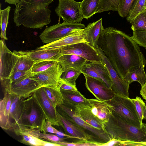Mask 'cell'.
<instances>
[{
    "instance_id": "obj_22",
    "label": "cell",
    "mask_w": 146,
    "mask_h": 146,
    "mask_svg": "<svg viewBox=\"0 0 146 146\" xmlns=\"http://www.w3.org/2000/svg\"><path fill=\"white\" fill-rule=\"evenodd\" d=\"M57 114L59 126L62 127L65 134L76 139L90 142L86 134L82 129L62 116L57 111Z\"/></svg>"
},
{
    "instance_id": "obj_21",
    "label": "cell",
    "mask_w": 146,
    "mask_h": 146,
    "mask_svg": "<svg viewBox=\"0 0 146 146\" xmlns=\"http://www.w3.org/2000/svg\"><path fill=\"white\" fill-rule=\"evenodd\" d=\"M88 101L91 111L96 117L103 124L107 122L113 111L112 107L105 101L92 99Z\"/></svg>"
},
{
    "instance_id": "obj_41",
    "label": "cell",
    "mask_w": 146,
    "mask_h": 146,
    "mask_svg": "<svg viewBox=\"0 0 146 146\" xmlns=\"http://www.w3.org/2000/svg\"><path fill=\"white\" fill-rule=\"evenodd\" d=\"M133 33L131 37L134 40L139 46L146 48V31L135 30Z\"/></svg>"
},
{
    "instance_id": "obj_53",
    "label": "cell",
    "mask_w": 146,
    "mask_h": 146,
    "mask_svg": "<svg viewBox=\"0 0 146 146\" xmlns=\"http://www.w3.org/2000/svg\"><path fill=\"white\" fill-rule=\"evenodd\" d=\"M145 8H146V4H145V7L144 8V9Z\"/></svg>"
},
{
    "instance_id": "obj_11",
    "label": "cell",
    "mask_w": 146,
    "mask_h": 146,
    "mask_svg": "<svg viewBox=\"0 0 146 146\" xmlns=\"http://www.w3.org/2000/svg\"><path fill=\"white\" fill-rule=\"evenodd\" d=\"M64 72L62 66L58 63L44 71L33 74L31 77L40 88L60 87Z\"/></svg>"
},
{
    "instance_id": "obj_17",
    "label": "cell",
    "mask_w": 146,
    "mask_h": 146,
    "mask_svg": "<svg viewBox=\"0 0 146 146\" xmlns=\"http://www.w3.org/2000/svg\"><path fill=\"white\" fill-rule=\"evenodd\" d=\"M96 49L109 71L112 82L111 89L116 94L129 97V84L120 78L103 52L98 48Z\"/></svg>"
},
{
    "instance_id": "obj_37",
    "label": "cell",
    "mask_w": 146,
    "mask_h": 146,
    "mask_svg": "<svg viewBox=\"0 0 146 146\" xmlns=\"http://www.w3.org/2000/svg\"><path fill=\"white\" fill-rule=\"evenodd\" d=\"M22 139L20 142L24 144L32 146H43L44 141L27 133H21Z\"/></svg>"
},
{
    "instance_id": "obj_1",
    "label": "cell",
    "mask_w": 146,
    "mask_h": 146,
    "mask_svg": "<svg viewBox=\"0 0 146 146\" xmlns=\"http://www.w3.org/2000/svg\"><path fill=\"white\" fill-rule=\"evenodd\" d=\"M98 47L124 81L127 73L146 65V59L138 44L131 36L114 27L104 29L100 36Z\"/></svg>"
},
{
    "instance_id": "obj_36",
    "label": "cell",
    "mask_w": 146,
    "mask_h": 146,
    "mask_svg": "<svg viewBox=\"0 0 146 146\" xmlns=\"http://www.w3.org/2000/svg\"><path fill=\"white\" fill-rule=\"evenodd\" d=\"M131 24V29L133 31H146V13L144 12L141 13Z\"/></svg>"
},
{
    "instance_id": "obj_39",
    "label": "cell",
    "mask_w": 146,
    "mask_h": 146,
    "mask_svg": "<svg viewBox=\"0 0 146 146\" xmlns=\"http://www.w3.org/2000/svg\"><path fill=\"white\" fill-rule=\"evenodd\" d=\"M134 0H120L117 11L119 15L126 17Z\"/></svg>"
},
{
    "instance_id": "obj_34",
    "label": "cell",
    "mask_w": 146,
    "mask_h": 146,
    "mask_svg": "<svg viewBox=\"0 0 146 146\" xmlns=\"http://www.w3.org/2000/svg\"><path fill=\"white\" fill-rule=\"evenodd\" d=\"M120 0H100L97 13L108 11H117Z\"/></svg>"
},
{
    "instance_id": "obj_33",
    "label": "cell",
    "mask_w": 146,
    "mask_h": 146,
    "mask_svg": "<svg viewBox=\"0 0 146 146\" xmlns=\"http://www.w3.org/2000/svg\"><path fill=\"white\" fill-rule=\"evenodd\" d=\"M18 55V61L14 72L17 71H27L31 70L36 62L26 56Z\"/></svg>"
},
{
    "instance_id": "obj_8",
    "label": "cell",
    "mask_w": 146,
    "mask_h": 146,
    "mask_svg": "<svg viewBox=\"0 0 146 146\" xmlns=\"http://www.w3.org/2000/svg\"><path fill=\"white\" fill-rule=\"evenodd\" d=\"M55 11L59 18L68 23H80L84 18L80 7V2L75 0H59Z\"/></svg>"
},
{
    "instance_id": "obj_46",
    "label": "cell",
    "mask_w": 146,
    "mask_h": 146,
    "mask_svg": "<svg viewBox=\"0 0 146 146\" xmlns=\"http://www.w3.org/2000/svg\"><path fill=\"white\" fill-rule=\"evenodd\" d=\"M120 146H146V142H136L120 140Z\"/></svg>"
},
{
    "instance_id": "obj_26",
    "label": "cell",
    "mask_w": 146,
    "mask_h": 146,
    "mask_svg": "<svg viewBox=\"0 0 146 146\" xmlns=\"http://www.w3.org/2000/svg\"><path fill=\"white\" fill-rule=\"evenodd\" d=\"M104 29L102 23V18L92 23V26L88 34L89 44L96 48H98L100 36Z\"/></svg>"
},
{
    "instance_id": "obj_16",
    "label": "cell",
    "mask_w": 146,
    "mask_h": 146,
    "mask_svg": "<svg viewBox=\"0 0 146 146\" xmlns=\"http://www.w3.org/2000/svg\"><path fill=\"white\" fill-rule=\"evenodd\" d=\"M81 73L102 81L111 88L112 82L108 70L102 61L87 62L81 70Z\"/></svg>"
},
{
    "instance_id": "obj_18",
    "label": "cell",
    "mask_w": 146,
    "mask_h": 146,
    "mask_svg": "<svg viewBox=\"0 0 146 146\" xmlns=\"http://www.w3.org/2000/svg\"><path fill=\"white\" fill-rule=\"evenodd\" d=\"M15 54L20 55H24L29 57L36 62L47 60L57 61L62 56L61 49H41L37 47L32 50H14Z\"/></svg>"
},
{
    "instance_id": "obj_40",
    "label": "cell",
    "mask_w": 146,
    "mask_h": 146,
    "mask_svg": "<svg viewBox=\"0 0 146 146\" xmlns=\"http://www.w3.org/2000/svg\"><path fill=\"white\" fill-rule=\"evenodd\" d=\"M31 71V70L27 71H16L13 73L9 79L11 83L20 82L31 76L33 74Z\"/></svg>"
},
{
    "instance_id": "obj_20",
    "label": "cell",
    "mask_w": 146,
    "mask_h": 146,
    "mask_svg": "<svg viewBox=\"0 0 146 146\" xmlns=\"http://www.w3.org/2000/svg\"><path fill=\"white\" fill-rule=\"evenodd\" d=\"M26 99L12 94L9 114L10 130L13 131L14 128L21 124Z\"/></svg>"
},
{
    "instance_id": "obj_13",
    "label": "cell",
    "mask_w": 146,
    "mask_h": 146,
    "mask_svg": "<svg viewBox=\"0 0 146 146\" xmlns=\"http://www.w3.org/2000/svg\"><path fill=\"white\" fill-rule=\"evenodd\" d=\"M32 96L46 118L50 121L52 125L59 126L56 108L47 96L43 87L36 90L33 94Z\"/></svg>"
},
{
    "instance_id": "obj_50",
    "label": "cell",
    "mask_w": 146,
    "mask_h": 146,
    "mask_svg": "<svg viewBox=\"0 0 146 146\" xmlns=\"http://www.w3.org/2000/svg\"><path fill=\"white\" fill-rule=\"evenodd\" d=\"M141 129L146 133V123H143Z\"/></svg>"
},
{
    "instance_id": "obj_15",
    "label": "cell",
    "mask_w": 146,
    "mask_h": 146,
    "mask_svg": "<svg viewBox=\"0 0 146 146\" xmlns=\"http://www.w3.org/2000/svg\"><path fill=\"white\" fill-rule=\"evenodd\" d=\"M85 79L86 88L98 100L106 101L113 98L115 93L100 80L83 74Z\"/></svg>"
},
{
    "instance_id": "obj_32",
    "label": "cell",
    "mask_w": 146,
    "mask_h": 146,
    "mask_svg": "<svg viewBox=\"0 0 146 146\" xmlns=\"http://www.w3.org/2000/svg\"><path fill=\"white\" fill-rule=\"evenodd\" d=\"M0 8V37L5 40L8 39L6 35V30L7 27L9 18V14L11 10V7L8 6L5 9L2 10Z\"/></svg>"
},
{
    "instance_id": "obj_10",
    "label": "cell",
    "mask_w": 146,
    "mask_h": 146,
    "mask_svg": "<svg viewBox=\"0 0 146 146\" xmlns=\"http://www.w3.org/2000/svg\"><path fill=\"white\" fill-rule=\"evenodd\" d=\"M60 49L62 55L73 54L85 58L88 62H96L102 61L96 48L87 42L78 43L66 46Z\"/></svg>"
},
{
    "instance_id": "obj_6",
    "label": "cell",
    "mask_w": 146,
    "mask_h": 146,
    "mask_svg": "<svg viewBox=\"0 0 146 146\" xmlns=\"http://www.w3.org/2000/svg\"><path fill=\"white\" fill-rule=\"evenodd\" d=\"M46 119L42 111L33 99L32 95L26 98L21 124L19 126L41 131Z\"/></svg>"
},
{
    "instance_id": "obj_23",
    "label": "cell",
    "mask_w": 146,
    "mask_h": 146,
    "mask_svg": "<svg viewBox=\"0 0 146 146\" xmlns=\"http://www.w3.org/2000/svg\"><path fill=\"white\" fill-rule=\"evenodd\" d=\"M58 63L64 71L73 68L81 70L87 61L85 58L77 55L67 54L62 55L58 59Z\"/></svg>"
},
{
    "instance_id": "obj_31",
    "label": "cell",
    "mask_w": 146,
    "mask_h": 146,
    "mask_svg": "<svg viewBox=\"0 0 146 146\" xmlns=\"http://www.w3.org/2000/svg\"><path fill=\"white\" fill-rule=\"evenodd\" d=\"M81 70L71 68H68L63 72L61 77L64 82L74 86H76V81L81 73Z\"/></svg>"
},
{
    "instance_id": "obj_27",
    "label": "cell",
    "mask_w": 146,
    "mask_h": 146,
    "mask_svg": "<svg viewBox=\"0 0 146 146\" xmlns=\"http://www.w3.org/2000/svg\"><path fill=\"white\" fill-rule=\"evenodd\" d=\"M100 0H83L80 7L83 18L88 19L97 13Z\"/></svg>"
},
{
    "instance_id": "obj_48",
    "label": "cell",
    "mask_w": 146,
    "mask_h": 146,
    "mask_svg": "<svg viewBox=\"0 0 146 146\" xmlns=\"http://www.w3.org/2000/svg\"><path fill=\"white\" fill-rule=\"evenodd\" d=\"M140 93L143 98L146 101V82L141 86Z\"/></svg>"
},
{
    "instance_id": "obj_7",
    "label": "cell",
    "mask_w": 146,
    "mask_h": 146,
    "mask_svg": "<svg viewBox=\"0 0 146 146\" xmlns=\"http://www.w3.org/2000/svg\"><path fill=\"white\" fill-rule=\"evenodd\" d=\"M85 25L80 23L64 22L47 27L39 37L44 44H49L62 39L76 30L83 29Z\"/></svg>"
},
{
    "instance_id": "obj_35",
    "label": "cell",
    "mask_w": 146,
    "mask_h": 146,
    "mask_svg": "<svg viewBox=\"0 0 146 146\" xmlns=\"http://www.w3.org/2000/svg\"><path fill=\"white\" fill-rule=\"evenodd\" d=\"M58 63V61L51 60H44L36 62L33 66L31 72L33 74L41 72Z\"/></svg>"
},
{
    "instance_id": "obj_29",
    "label": "cell",
    "mask_w": 146,
    "mask_h": 146,
    "mask_svg": "<svg viewBox=\"0 0 146 146\" xmlns=\"http://www.w3.org/2000/svg\"><path fill=\"white\" fill-rule=\"evenodd\" d=\"M49 99L54 107L56 108L58 105L63 103V98L59 86L43 87Z\"/></svg>"
},
{
    "instance_id": "obj_4",
    "label": "cell",
    "mask_w": 146,
    "mask_h": 146,
    "mask_svg": "<svg viewBox=\"0 0 146 146\" xmlns=\"http://www.w3.org/2000/svg\"><path fill=\"white\" fill-rule=\"evenodd\" d=\"M104 125L111 138L123 141L146 142V132L129 123L113 111L108 121Z\"/></svg>"
},
{
    "instance_id": "obj_14",
    "label": "cell",
    "mask_w": 146,
    "mask_h": 146,
    "mask_svg": "<svg viewBox=\"0 0 146 146\" xmlns=\"http://www.w3.org/2000/svg\"><path fill=\"white\" fill-rule=\"evenodd\" d=\"M0 80L4 96L0 103V125L3 129L10 130L9 114L12 95L10 89V82L8 79Z\"/></svg>"
},
{
    "instance_id": "obj_2",
    "label": "cell",
    "mask_w": 146,
    "mask_h": 146,
    "mask_svg": "<svg viewBox=\"0 0 146 146\" xmlns=\"http://www.w3.org/2000/svg\"><path fill=\"white\" fill-rule=\"evenodd\" d=\"M15 5L13 20L17 27L41 29L51 22V11L48 7L36 6L28 0H17Z\"/></svg>"
},
{
    "instance_id": "obj_28",
    "label": "cell",
    "mask_w": 146,
    "mask_h": 146,
    "mask_svg": "<svg viewBox=\"0 0 146 146\" xmlns=\"http://www.w3.org/2000/svg\"><path fill=\"white\" fill-rule=\"evenodd\" d=\"M142 66L131 72L127 73L125 76V81L130 84L134 81H137L142 86L146 82V73Z\"/></svg>"
},
{
    "instance_id": "obj_3",
    "label": "cell",
    "mask_w": 146,
    "mask_h": 146,
    "mask_svg": "<svg viewBox=\"0 0 146 146\" xmlns=\"http://www.w3.org/2000/svg\"><path fill=\"white\" fill-rule=\"evenodd\" d=\"M56 109L61 115L82 129L86 134L90 142L100 146L112 139L107 132L96 129L85 121L75 106L63 101V103L57 106Z\"/></svg>"
},
{
    "instance_id": "obj_38",
    "label": "cell",
    "mask_w": 146,
    "mask_h": 146,
    "mask_svg": "<svg viewBox=\"0 0 146 146\" xmlns=\"http://www.w3.org/2000/svg\"><path fill=\"white\" fill-rule=\"evenodd\" d=\"M131 99L135 104L141 128L143 123V120L144 118L145 112L146 108L145 104L139 97L136 96L135 98Z\"/></svg>"
},
{
    "instance_id": "obj_47",
    "label": "cell",
    "mask_w": 146,
    "mask_h": 146,
    "mask_svg": "<svg viewBox=\"0 0 146 146\" xmlns=\"http://www.w3.org/2000/svg\"><path fill=\"white\" fill-rule=\"evenodd\" d=\"M60 89L65 90L77 91L76 86H74L64 82L62 80L60 85Z\"/></svg>"
},
{
    "instance_id": "obj_49",
    "label": "cell",
    "mask_w": 146,
    "mask_h": 146,
    "mask_svg": "<svg viewBox=\"0 0 146 146\" xmlns=\"http://www.w3.org/2000/svg\"><path fill=\"white\" fill-rule=\"evenodd\" d=\"M17 0H5V3L15 5Z\"/></svg>"
},
{
    "instance_id": "obj_19",
    "label": "cell",
    "mask_w": 146,
    "mask_h": 146,
    "mask_svg": "<svg viewBox=\"0 0 146 146\" xmlns=\"http://www.w3.org/2000/svg\"><path fill=\"white\" fill-rule=\"evenodd\" d=\"M31 76L16 83H10L11 94L25 99L32 96L33 93L40 87L37 82L32 79Z\"/></svg>"
},
{
    "instance_id": "obj_12",
    "label": "cell",
    "mask_w": 146,
    "mask_h": 146,
    "mask_svg": "<svg viewBox=\"0 0 146 146\" xmlns=\"http://www.w3.org/2000/svg\"><path fill=\"white\" fill-rule=\"evenodd\" d=\"M92 25V23H90L84 28L74 31L65 37L38 48L41 49H58L81 42H86L89 44L88 34Z\"/></svg>"
},
{
    "instance_id": "obj_5",
    "label": "cell",
    "mask_w": 146,
    "mask_h": 146,
    "mask_svg": "<svg viewBox=\"0 0 146 146\" xmlns=\"http://www.w3.org/2000/svg\"><path fill=\"white\" fill-rule=\"evenodd\" d=\"M105 101L127 122L141 129L135 104L129 97L116 94L112 99Z\"/></svg>"
},
{
    "instance_id": "obj_44",
    "label": "cell",
    "mask_w": 146,
    "mask_h": 146,
    "mask_svg": "<svg viewBox=\"0 0 146 146\" xmlns=\"http://www.w3.org/2000/svg\"><path fill=\"white\" fill-rule=\"evenodd\" d=\"M50 121L46 119L42 126L41 131L45 133L48 132L56 134L57 130L53 127Z\"/></svg>"
},
{
    "instance_id": "obj_30",
    "label": "cell",
    "mask_w": 146,
    "mask_h": 146,
    "mask_svg": "<svg viewBox=\"0 0 146 146\" xmlns=\"http://www.w3.org/2000/svg\"><path fill=\"white\" fill-rule=\"evenodd\" d=\"M146 2V0H134L126 17L128 22L131 23L140 13L143 12Z\"/></svg>"
},
{
    "instance_id": "obj_51",
    "label": "cell",
    "mask_w": 146,
    "mask_h": 146,
    "mask_svg": "<svg viewBox=\"0 0 146 146\" xmlns=\"http://www.w3.org/2000/svg\"><path fill=\"white\" fill-rule=\"evenodd\" d=\"M144 119L146 120V108L145 110Z\"/></svg>"
},
{
    "instance_id": "obj_45",
    "label": "cell",
    "mask_w": 146,
    "mask_h": 146,
    "mask_svg": "<svg viewBox=\"0 0 146 146\" xmlns=\"http://www.w3.org/2000/svg\"><path fill=\"white\" fill-rule=\"evenodd\" d=\"M33 4L40 7H46L54 0H28Z\"/></svg>"
},
{
    "instance_id": "obj_52",
    "label": "cell",
    "mask_w": 146,
    "mask_h": 146,
    "mask_svg": "<svg viewBox=\"0 0 146 146\" xmlns=\"http://www.w3.org/2000/svg\"><path fill=\"white\" fill-rule=\"evenodd\" d=\"M143 12H144L145 13H146V8L144 10Z\"/></svg>"
},
{
    "instance_id": "obj_43",
    "label": "cell",
    "mask_w": 146,
    "mask_h": 146,
    "mask_svg": "<svg viewBox=\"0 0 146 146\" xmlns=\"http://www.w3.org/2000/svg\"><path fill=\"white\" fill-rule=\"evenodd\" d=\"M61 146H98V145L94 143L87 142L82 140L74 143H69L64 141L58 142L56 143Z\"/></svg>"
},
{
    "instance_id": "obj_9",
    "label": "cell",
    "mask_w": 146,
    "mask_h": 146,
    "mask_svg": "<svg viewBox=\"0 0 146 146\" xmlns=\"http://www.w3.org/2000/svg\"><path fill=\"white\" fill-rule=\"evenodd\" d=\"M5 40L0 41V80L9 79L14 72L18 63L19 56L7 47Z\"/></svg>"
},
{
    "instance_id": "obj_42",
    "label": "cell",
    "mask_w": 146,
    "mask_h": 146,
    "mask_svg": "<svg viewBox=\"0 0 146 146\" xmlns=\"http://www.w3.org/2000/svg\"><path fill=\"white\" fill-rule=\"evenodd\" d=\"M34 136L38 137L41 139H44L46 140L57 143L62 141V139L58 136L51 134L45 133H41L39 130L35 129L34 132Z\"/></svg>"
},
{
    "instance_id": "obj_24",
    "label": "cell",
    "mask_w": 146,
    "mask_h": 146,
    "mask_svg": "<svg viewBox=\"0 0 146 146\" xmlns=\"http://www.w3.org/2000/svg\"><path fill=\"white\" fill-rule=\"evenodd\" d=\"M63 101L77 107L90 106L88 99L86 98L78 90L71 91L60 89Z\"/></svg>"
},
{
    "instance_id": "obj_25",
    "label": "cell",
    "mask_w": 146,
    "mask_h": 146,
    "mask_svg": "<svg viewBox=\"0 0 146 146\" xmlns=\"http://www.w3.org/2000/svg\"><path fill=\"white\" fill-rule=\"evenodd\" d=\"M76 108L79 115L85 121L96 129L107 132L104 124L100 121L92 113L90 106H83Z\"/></svg>"
}]
</instances>
